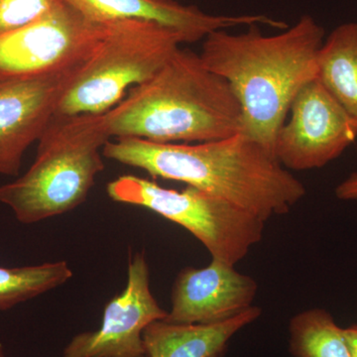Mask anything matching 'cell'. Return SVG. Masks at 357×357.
Masks as SVG:
<instances>
[{
    "label": "cell",
    "instance_id": "6da1fadb",
    "mask_svg": "<svg viewBox=\"0 0 357 357\" xmlns=\"http://www.w3.org/2000/svg\"><path fill=\"white\" fill-rule=\"evenodd\" d=\"M102 155L152 177L210 192L265 222L288 213L306 195L299 178L243 132L201 143L114 138L105 145Z\"/></svg>",
    "mask_w": 357,
    "mask_h": 357
},
{
    "label": "cell",
    "instance_id": "7a4b0ae2",
    "mask_svg": "<svg viewBox=\"0 0 357 357\" xmlns=\"http://www.w3.org/2000/svg\"><path fill=\"white\" fill-rule=\"evenodd\" d=\"M325 36L323 26L305 14L276 35L268 36L251 25L248 32L218 30L204 40V65L229 83L241 103V132L270 153L274 155L277 133L294 98L318 77Z\"/></svg>",
    "mask_w": 357,
    "mask_h": 357
},
{
    "label": "cell",
    "instance_id": "3957f363",
    "mask_svg": "<svg viewBox=\"0 0 357 357\" xmlns=\"http://www.w3.org/2000/svg\"><path fill=\"white\" fill-rule=\"evenodd\" d=\"M112 138L157 143H201L243 130L241 103L199 54L178 48L146 83L105 112Z\"/></svg>",
    "mask_w": 357,
    "mask_h": 357
},
{
    "label": "cell",
    "instance_id": "277c9868",
    "mask_svg": "<svg viewBox=\"0 0 357 357\" xmlns=\"http://www.w3.org/2000/svg\"><path fill=\"white\" fill-rule=\"evenodd\" d=\"M112 139L105 114L54 115L30 168L0 187V203L23 225L65 215L88 199Z\"/></svg>",
    "mask_w": 357,
    "mask_h": 357
},
{
    "label": "cell",
    "instance_id": "5b68a950",
    "mask_svg": "<svg viewBox=\"0 0 357 357\" xmlns=\"http://www.w3.org/2000/svg\"><path fill=\"white\" fill-rule=\"evenodd\" d=\"M184 44L175 30L144 20L107 23L105 34L59 102L55 114H102L146 83Z\"/></svg>",
    "mask_w": 357,
    "mask_h": 357
},
{
    "label": "cell",
    "instance_id": "8992f818",
    "mask_svg": "<svg viewBox=\"0 0 357 357\" xmlns=\"http://www.w3.org/2000/svg\"><path fill=\"white\" fill-rule=\"evenodd\" d=\"M107 192L116 203L147 208L177 223L201 241L213 259L227 264L243 260L263 237L265 222L191 185L177 191L148 178L124 175L109 182Z\"/></svg>",
    "mask_w": 357,
    "mask_h": 357
},
{
    "label": "cell",
    "instance_id": "52a82bcc",
    "mask_svg": "<svg viewBox=\"0 0 357 357\" xmlns=\"http://www.w3.org/2000/svg\"><path fill=\"white\" fill-rule=\"evenodd\" d=\"M105 26L60 0L42 17L0 37V79L46 76L84 64Z\"/></svg>",
    "mask_w": 357,
    "mask_h": 357
},
{
    "label": "cell",
    "instance_id": "ba28073f",
    "mask_svg": "<svg viewBox=\"0 0 357 357\" xmlns=\"http://www.w3.org/2000/svg\"><path fill=\"white\" fill-rule=\"evenodd\" d=\"M289 114L274 145L275 157L287 170L323 168L357 139V122L318 77L300 89Z\"/></svg>",
    "mask_w": 357,
    "mask_h": 357
},
{
    "label": "cell",
    "instance_id": "9c48e42d",
    "mask_svg": "<svg viewBox=\"0 0 357 357\" xmlns=\"http://www.w3.org/2000/svg\"><path fill=\"white\" fill-rule=\"evenodd\" d=\"M167 316L150 287L146 257L135 253L129 260L126 288L107 303L100 328L75 335L63 357H146L143 333Z\"/></svg>",
    "mask_w": 357,
    "mask_h": 357
},
{
    "label": "cell",
    "instance_id": "30bf717a",
    "mask_svg": "<svg viewBox=\"0 0 357 357\" xmlns=\"http://www.w3.org/2000/svg\"><path fill=\"white\" fill-rule=\"evenodd\" d=\"M84 64L46 76L0 79V175L20 174L26 150L40 139Z\"/></svg>",
    "mask_w": 357,
    "mask_h": 357
},
{
    "label": "cell",
    "instance_id": "8fae6325",
    "mask_svg": "<svg viewBox=\"0 0 357 357\" xmlns=\"http://www.w3.org/2000/svg\"><path fill=\"white\" fill-rule=\"evenodd\" d=\"M252 277L234 265L213 259L204 268L181 270L174 282L166 321L213 324L236 317L252 306L257 293Z\"/></svg>",
    "mask_w": 357,
    "mask_h": 357
},
{
    "label": "cell",
    "instance_id": "7c38bea8",
    "mask_svg": "<svg viewBox=\"0 0 357 357\" xmlns=\"http://www.w3.org/2000/svg\"><path fill=\"white\" fill-rule=\"evenodd\" d=\"M74 7L84 17L96 23L144 20L175 30L184 44L204 40L218 30L243 25L265 24L283 29L286 23L265 15H213L198 6L176 0H61Z\"/></svg>",
    "mask_w": 357,
    "mask_h": 357
},
{
    "label": "cell",
    "instance_id": "4fadbf2b",
    "mask_svg": "<svg viewBox=\"0 0 357 357\" xmlns=\"http://www.w3.org/2000/svg\"><path fill=\"white\" fill-rule=\"evenodd\" d=\"M251 306L236 317L213 324L154 321L143 333L146 357H222L230 338L261 314Z\"/></svg>",
    "mask_w": 357,
    "mask_h": 357
},
{
    "label": "cell",
    "instance_id": "5bb4252c",
    "mask_svg": "<svg viewBox=\"0 0 357 357\" xmlns=\"http://www.w3.org/2000/svg\"><path fill=\"white\" fill-rule=\"evenodd\" d=\"M318 79L357 122V21L330 33L319 54Z\"/></svg>",
    "mask_w": 357,
    "mask_h": 357
},
{
    "label": "cell",
    "instance_id": "9a60e30c",
    "mask_svg": "<svg viewBox=\"0 0 357 357\" xmlns=\"http://www.w3.org/2000/svg\"><path fill=\"white\" fill-rule=\"evenodd\" d=\"M290 351L295 357H352L332 314L323 309L307 310L290 321Z\"/></svg>",
    "mask_w": 357,
    "mask_h": 357
},
{
    "label": "cell",
    "instance_id": "2e32d148",
    "mask_svg": "<svg viewBox=\"0 0 357 357\" xmlns=\"http://www.w3.org/2000/svg\"><path fill=\"white\" fill-rule=\"evenodd\" d=\"M73 277L67 261L23 267L0 266V312L61 287Z\"/></svg>",
    "mask_w": 357,
    "mask_h": 357
},
{
    "label": "cell",
    "instance_id": "e0dca14e",
    "mask_svg": "<svg viewBox=\"0 0 357 357\" xmlns=\"http://www.w3.org/2000/svg\"><path fill=\"white\" fill-rule=\"evenodd\" d=\"M60 0H0V37L42 17Z\"/></svg>",
    "mask_w": 357,
    "mask_h": 357
},
{
    "label": "cell",
    "instance_id": "ac0fdd59",
    "mask_svg": "<svg viewBox=\"0 0 357 357\" xmlns=\"http://www.w3.org/2000/svg\"><path fill=\"white\" fill-rule=\"evenodd\" d=\"M335 196L342 201H357V172L351 173L335 188Z\"/></svg>",
    "mask_w": 357,
    "mask_h": 357
},
{
    "label": "cell",
    "instance_id": "d6986e66",
    "mask_svg": "<svg viewBox=\"0 0 357 357\" xmlns=\"http://www.w3.org/2000/svg\"><path fill=\"white\" fill-rule=\"evenodd\" d=\"M344 333L351 349L352 357H357V325L344 328Z\"/></svg>",
    "mask_w": 357,
    "mask_h": 357
},
{
    "label": "cell",
    "instance_id": "ffe728a7",
    "mask_svg": "<svg viewBox=\"0 0 357 357\" xmlns=\"http://www.w3.org/2000/svg\"><path fill=\"white\" fill-rule=\"evenodd\" d=\"M0 357H6V351H4L3 344L0 342Z\"/></svg>",
    "mask_w": 357,
    "mask_h": 357
}]
</instances>
